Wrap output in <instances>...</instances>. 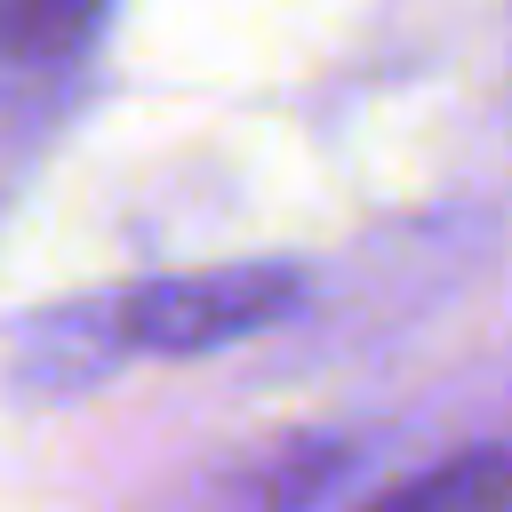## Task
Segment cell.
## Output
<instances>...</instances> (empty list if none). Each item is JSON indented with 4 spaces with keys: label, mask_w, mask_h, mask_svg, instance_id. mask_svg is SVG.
Masks as SVG:
<instances>
[{
    "label": "cell",
    "mask_w": 512,
    "mask_h": 512,
    "mask_svg": "<svg viewBox=\"0 0 512 512\" xmlns=\"http://www.w3.org/2000/svg\"><path fill=\"white\" fill-rule=\"evenodd\" d=\"M296 288L304 280L288 264H224V272L144 280V288L120 296V344H136V352H216V344L272 328L296 304Z\"/></svg>",
    "instance_id": "obj_1"
},
{
    "label": "cell",
    "mask_w": 512,
    "mask_h": 512,
    "mask_svg": "<svg viewBox=\"0 0 512 512\" xmlns=\"http://www.w3.org/2000/svg\"><path fill=\"white\" fill-rule=\"evenodd\" d=\"M112 0H0V64H64Z\"/></svg>",
    "instance_id": "obj_2"
},
{
    "label": "cell",
    "mask_w": 512,
    "mask_h": 512,
    "mask_svg": "<svg viewBox=\"0 0 512 512\" xmlns=\"http://www.w3.org/2000/svg\"><path fill=\"white\" fill-rule=\"evenodd\" d=\"M392 504H416V512H448V504H472V512H504L512 504V456L480 448V456H456L440 472H416L400 488H384Z\"/></svg>",
    "instance_id": "obj_3"
}]
</instances>
